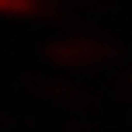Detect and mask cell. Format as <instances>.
I'll return each instance as SVG.
<instances>
[{"label": "cell", "mask_w": 132, "mask_h": 132, "mask_svg": "<svg viewBox=\"0 0 132 132\" xmlns=\"http://www.w3.org/2000/svg\"><path fill=\"white\" fill-rule=\"evenodd\" d=\"M49 0H0V18H49Z\"/></svg>", "instance_id": "3"}, {"label": "cell", "mask_w": 132, "mask_h": 132, "mask_svg": "<svg viewBox=\"0 0 132 132\" xmlns=\"http://www.w3.org/2000/svg\"><path fill=\"white\" fill-rule=\"evenodd\" d=\"M42 56L59 70H90L118 59V45L104 35H59L45 42Z\"/></svg>", "instance_id": "1"}, {"label": "cell", "mask_w": 132, "mask_h": 132, "mask_svg": "<svg viewBox=\"0 0 132 132\" xmlns=\"http://www.w3.org/2000/svg\"><path fill=\"white\" fill-rule=\"evenodd\" d=\"M129 87H132V73H129Z\"/></svg>", "instance_id": "4"}, {"label": "cell", "mask_w": 132, "mask_h": 132, "mask_svg": "<svg viewBox=\"0 0 132 132\" xmlns=\"http://www.w3.org/2000/svg\"><path fill=\"white\" fill-rule=\"evenodd\" d=\"M28 90L42 94V97L63 104L66 111H87L94 104V94L80 84H70V80H59V77H24Z\"/></svg>", "instance_id": "2"}]
</instances>
